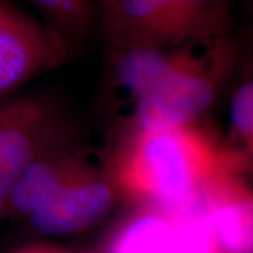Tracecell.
Segmentation results:
<instances>
[{"instance_id":"4","label":"cell","mask_w":253,"mask_h":253,"mask_svg":"<svg viewBox=\"0 0 253 253\" xmlns=\"http://www.w3.org/2000/svg\"><path fill=\"white\" fill-rule=\"evenodd\" d=\"M71 55V38L14 0H0V99L59 68Z\"/></svg>"},{"instance_id":"9","label":"cell","mask_w":253,"mask_h":253,"mask_svg":"<svg viewBox=\"0 0 253 253\" xmlns=\"http://www.w3.org/2000/svg\"><path fill=\"white\" fill-rule=\"evenodd\" d=\"M207 218L221 251L253 253V197L208 194Z\"/></svg>"},{"instance_id":"11","label":"cell","mask_w":253,"mask_h":253,"mask_svg":"<svg viewBox=\"0 0 253 253\" xmlns=\"http://www.w3.org/2000/svg\"><path fill=\"white\" fill-rule=\"evenodd\" d=\"M229 116L234 132L253 151V81L246 82L236 90Z\"/></svg>"},{"instance_id":"10","label":"cell","mask_w":253,"mask_h":253,"mask_svg":"<svg viewBox=\"0 0 253 253\" xmlns=\"http://www.w3.org/2000/svg\"><path fill=\"white\" fill-rule=\"evenodd\" d=\"M48 18V24L68 38L81 34L91 21V0H28Z\"/></svg>"},{"instance_id":"14","label":"cell","mask_w":253,"mask_h":253,"mask_svg":"<svg viewBox=\"0 0 253 253\" xmlns=\"http://www.w3.org/2000/svg\"><path fill=\"white\" fill-rule=\"evenodd\" d=\"M99 1H100V6H103V4H104V3H106L107 0H99Z\"/></svg>"},{"instance_id":"7","label":"cell","mask_w":253,"mask_h":253,"mask_svg":"<svg viewBox=\"0 0 253 253\" xmlns=\"http://www.w3.org/2000/svg\"><path fill=\"white\" fill-rule=\"evenodd\" d=\"M117 190L97 172L56 191L28 217L38 234L61 236L75 234L99 222L110 211Z\"/></svg>"},{"instance_id":"5","label":"cell","mask_w":253,"mask_h":253,"mask_svg":"<svg viewBox=\"0 0 253 253\" xmlns=\"http://www.w3.org/2000/svg\"><path fill=\"white\" fill-rule=\"evenodd\" d=\"M56 123L54 113L37 99L0 104V217L20 174L55 145Z\"/></svg>"},{"instance_id":"6","label":"cell","mask_w":253,"mask_h":253,"mask_svg":"<svg viewBox=\"0 0 253 253\" xmlns=\"http://www.w3.org/2000/svg\"><path fill=\"white\" fill-rule=\"evenodd\" d=\"M207 215L139 208L118 226L107 253H219Z\"/></svg>"},{"instance_id":"12","label":"cell","mask_w":253,"mask_h":253,"mask_svg":"<svg viewBox=\"0 0 253 253\" xmlns=\"http://www.w3.org/2000/svg\"><path fill=\"white\" fill-rule=\"evenodd\" d=\"M34 253H71L63 252V251H58V249H51V248H41V246H34L33 248Z\"/></svg>"},{"instance_id":"8","label":"cell","mask_w":253,"mask_h":253,"mask_svg":"<svg viewBox=\"0 0 253 253\" xmlns=\"http://www.w3.org/2000/svg\"><path fill=\"white\" fill-rule=\"evenodd\" d=\"M93 172L78 155L54 154L51 149L36 158L24 169L11 190L6 212L30 215L56 191Z\"/></svg>"},{"instance_id":"13","label":"cell","mask_w":253,"mask_h":253,"mask_svg":"<svg viewBox=\"0 0 253 253\" xmlns=\"http://www.w3.org/2000/svg\"><path fill=\"white\" fill-rule=\"evenodd\" d=\"M17 253H34L33 252V248H27V249H23V251H20Z\"/></svg>"},{"instance_id":"1","label":"cell","mask_w":253,"mask_h":253,"mask_svg":"<svg viewBox=\"0 0 253 253\" xmlns=\"http://www.w3.org/2000/svg\"><path fill=\"white\" fill-rule=\"evenodd\" d=\"M211 156L190 126H131L114 156L111 183L138 208L207 215Z\"/></svg>"},{"instance_id":"3","label":"cell","mask_w":253,"mask_h":253,"mask_svg":"<svg viewBox=\"0 0 253 253\" xmlns=\"http://www.w3.org/2000/svg\"><path fill=\"white\" fill-rule=\"evenodd\" d=\"M104 28L113 48H173L210 41L224 23V0H107Z\"/></svg>"},{"instance_id":"2","label":"cell","mask_w":253,"mask_h":253,"mask_svg":"<svg viewBox=\"0 0 253 253\" xmlns=\"http://www.w3.org/2000/svg\"><path fill=\"white\" fill-rule=\"evenodd\" d=\"M187 48H113L116 79L135 101L132 126H190L211 107L214 84Z\"/></svg>"}]
</instances>
